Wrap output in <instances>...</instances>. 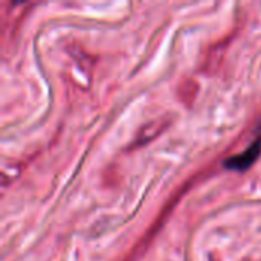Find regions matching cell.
<instances>
[{
    "label": "cell",
    "instance_id": "cell-1",
    "mask_svg": "<svg viewBox=\"0 0 261 261\" xmlns=\"http://www.w3.org/2000/svg\"><path fill=\"white\" fill-rule=\"evenodd\" d=\"M261 154V121L260 125H258V135L255 136V139L249 144V147L236 154V156H231L228 158L225 162H223V167L228 168V170H234V171H246L248 168H251L257 159L260 158Z\"/></svg>",
    "mask_w": 261,
    "mask_h": 261
}]
</instances>
